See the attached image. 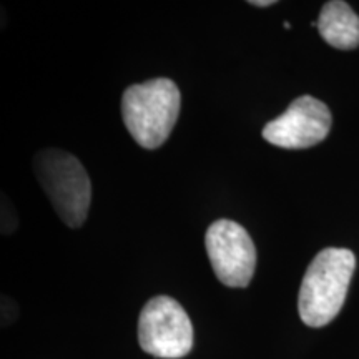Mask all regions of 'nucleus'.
<instances>
[{"label": "nucleus", "instance_id": "10", "mask_svg": "<svg viewBox=\"0 0 359 359\" xmlns=\"http://www.w3.org/2000/svg\"><path fill=\"white\" fill-rule=\"evenodd\" d=\"M8 25V13L6 11V7L0 4V32Z\"/></svg>", "mask_w": 359, "mask_h": 359}, {"label": "nucleus", "instance_id": "1", "mask_svg": "<svg viewBox=\"0 0 359 359\" xmlns=\"http://www.w3.org/2000/svg\"><path fill=\"white\" fill-rule=\"evenodd\" d=\"M32 168L39 185L69 228H82L92 206V180L77 156L62 148H42Z\"/></svg>", "mask_w": 359, "mask_h": 359}, {"label": "nucleus", "instance_id": "9", "mask_svg": "<svg viewBox=\"0 0 359 359\" xmlns=\"http://www.w3.org/2000/svg\"><path fill=\"white\" fill-rule=\"evenodd\" d=\"M20 318V306L11 296L0 293V330L15 325Z\"/></svg>", "mask_w": 359, "mask_h": 359}, {"label": "nucleus", "instance_id": "8", "mask_svg": "<svg viewBox=\"0 0 359 359\" xmlns=\"http://www.w3.org/2000/svg\"><path fill=\"white\" fill-rule=\"evenodd\" d=\"M20 224L15 205L6 191L0 190V236H11Z\"/></svg>", "mask_w": 359, "mask_h": 359}, {"label": "nucleus", "instance_id": "4", "mask_svg": "<svg viewBox=\"0 0 359 359\" xmlns=\"http://www.w3.org/2000/svg\"><path fill=\"white\" fill-rule=\"evenodd\" d=\"M138 343L147 354L180 359L193 348V325L185 309L170 296H155L138 318Z\"/></svg>", "mask_w": 359, "mask_h": 359}, {"label": "nucleus", "instance_id": "7", "mask_svg": "<svg viewBox=\"0 0 359 359\" xmlns=\"http://www.w3.org/2000/svg\"><path fill=\"white\" fill-rule=\"evenodd\" d=\"M321 37L341 50H351L359 45V17L346 2L331 0L325 4L316 22Z\"/></svg>", "mask_w": 359, "mask_h": 359}, {"label": "nucleus", "instance_id": "5", "mask_svg": "<svg viewBox=\"0 0 359 359\" xmlns=\"http://www.w3.org/2000/svg\"><path fill=\"white\" fill-rule=\"evenodd\" d=\"M205 246L215 275L224 286H248L257 266V250L248 231L231 219H218L206 230Z\"/></svg>", "mask_w": 359, "mask_h": 359}, {"label": "nucleus", "instance_id": "2", "mask_svg": "<svg viewBox=\"0 0 359 359\" xmlns=\"http://www.w3.org/2000/svg\"><path fill=\"white\" fill-rule=\"evenodd\" d=\"M354 268L356 258L346 248H326L316 255L299 290L298 309L304 325L321 327L338 316Z\"/></svg>", "mask_w": 359, "mask_h": 359}, {"label": "nucleus", "instance_id": "3", "mask_svg": "<svg viewBox=\"0 0 359 359\" xmlns=\"http://www.w3.org/2000/svg\"><path fill=\"white\" fill-rule=\"evenodd\" d=\"M182 95L170 79L130 85L122 95V118L138 145L155 150L168 140L180 115Z\"/></svg>", "mask_w": 359, "mask_h": 359}, {"label": "nucleus", "instance_id": "11", "mask_svg": "<svg viewBox=\"0 0 359 359\" xmlns=\"http://www.w3.org/2000/svg\"><path fill=\"white\" fill-rule=\"evenodd\" d=\"M250 4H253V6H257V7H268L275 2H273V0H253V2H250Z\"/></svg>", "mask_w": 359, "mask_h": 359}, {"label": "nucleus", "instance_id": "6", "mask_svg": "<svg viewBox=\"0 0 359 359\" xmlns=\"http://www.w3.org/2000/svg\"><path fill=\"white\" fill-rule=\"evenodd\" d=\"M331 111L318 98H296L285 114L264 125L263 137L281 148H309L325 140L331 130Z\"/></svg>", "mask_w": 359, "mask_h": 359}]
</instances>
